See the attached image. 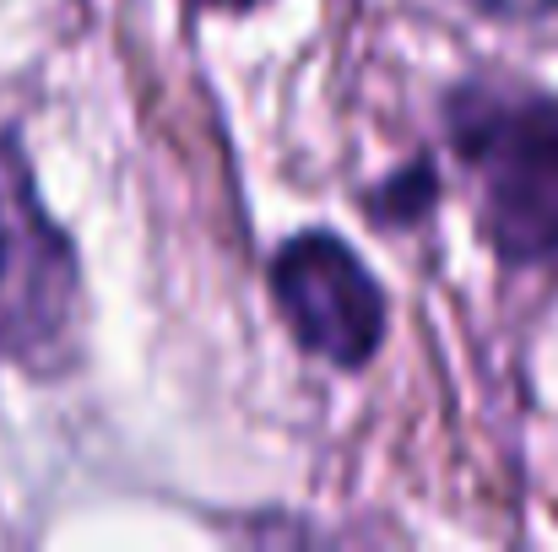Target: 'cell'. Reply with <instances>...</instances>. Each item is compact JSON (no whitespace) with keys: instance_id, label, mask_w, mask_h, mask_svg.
<instances>
[{"instance_id":"cell-3","label":"cell","mask_w":558,"mask_h":552,"mask_svg":"<svg viewBox=\"0 0 558 552\" xmlns=\"http://www.w3.org/2000/svg\"><path fill=\"white\" fill-rule=\"evenodd\" d=\"M271 304L304 353L364 368L385 342V293L337 233H299L271 255Z\"/></svg>"},{"instance_id":"cell-4","label":"cell","mask_w":558,"mask_h":552,"mask_svg":"<svg viewBox=\"0 0 558 552\" xmlns=\"http://www.w3.org/2000/svg\"><path fill=\"white\" fill-rule=\"evenodd\" d=\"M472 5H483L494 16H548V11H558V0H472Z\"/></svg>"},{"instance_id":"cell-2","label":"cell","mask_w":558,"mask_h":552,"mask_svg":"<svg viewBox=\"0 0 558 552\" xmlns=\"http://www.w3.org/2000/svg\"><path fill=\"white\" fill-rule=\"evenodd\" d=\"M76 249L44 211L16 136H0V358L27 373H60L76 358Z\"/></svg>"},{"instance_id":"cell-1","label":"cell","mask_w":558,"mask_h":552,"mask_svg":"<svg viewBox=\"0 0 558 552\" xmlns=\"http://www.w3.org/2000/svg\"><path fill=\"white\" fill-rule=\"evenodd\" d=\"M450 147L483 206V233L515 266L558 260V98L466 87L450 98Z\"/></svg>"},{"instance_id":"cell-5","label":"cell","mask_w":558,"mask_h":552,"mask_svg":"<svg viewBox=\"0 0 558 552\" xmlns=\"http://www.w3.org/2000/svg\"><path fill=\"white\" fill-rule=\"evenodd\" d=\"M201 5H255V0H201Z\"/></svg>"}]
</instances>
